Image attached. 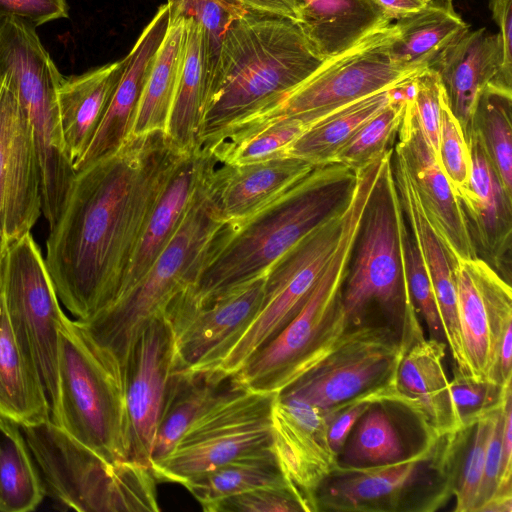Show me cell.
<instances>
[{
  "label": "cell",
  "instance_id": "obj_1",
  "mask_svg": "<svg viewBox=\"0 0 512 512\" xmlns=\"http://www.w3.org/2000/svg\"><path fill=\"white\" fill-rule=\"evenodd\" d=\"M184 154L156 131L132 135L76 171L44 258L59 301L76 320L119 295L149 214Z\"/></svg>",
  "mask_w": 512,
  "mask_h": 512
},
{
  "label": "cell",
  "instance_id": "obj_2",
  "mask_svg": "<svg viewBox=\"0 0 512 512\" xmlns=\"http://www.w3.org/2000/svg\"><path fill=\"white\" fill-rule=\"evenodd\" d=\"M356 173L330 163L238 225L219 229L200 275L174 301L200 307L262 275L304 236L347 207Z\"/></svg>",
  "mask_w": 512,
  "mask_h": 512
},
{
  "label": "cell",
  "instance_id": "obj_3",
  "mask_svg": "<svg viewBox=\"0 0 512 512\" xmlns=\"http://www.w3.org/2000/svg\"><path fill=\"white\" fill-rule=\"evenodd\" d=\"M322 63L294 21L251 11L233 20L211 77L201 147Z\"/></svg>",
  "mask_w": 512,
  "mask_h": 512
},
{
  "label": "cell",
  "instance_id": "obj_4",
  "mask_svg": "<svg viewBox=\"0 0 512 512\" xmlns=\"http://www.w3.org/2000/svg\"><path fill=\"white\" fill-rule=\"evenodd\" d=\"M379 175L376 165L356 173L355 188L333 253L299 313L232 374L242 388L280 393L321 361L352 325L343 308L342 289L362 217Z\"/></svg>",
  "mask_w": 512,
  "mask_h": 512
},
{
  "label": "cell",
  "instance_id": "obj_5",
  "mask_svg": "<svg viewBox=\"0 0 512 512\" xmlns=\"http://www.w3.org/2000/svg\"><path fill=\"white\" fill-rule=\"evenodd\" d=\"M393 154V153H392ZM387 158L367 202L342 289L352 325L376 320L374 312L412 342L423 335L404 263L406 220Z\"/></svg>",
  "mask_w": 512,
  "mask_h": 512
},
{
  "label": "cell",
  "instance_id": "obj_6",
  "mask_svg": "<svg viewBox=\"0 0 512 512\" xmlns=\"http://www.w3.org/2000/svg\"><path fill=\"white\" fill-rule=\"evenodd\" d=\"M207 175L178 230L145 275L109 306L78 320L91 338L118 360L122 371L140 330L195 283L224 224L209 193Z\"/></svg>",
  "mask_w": 512,
  "mask_h": 512
},
{
  "label": "cell",
  "instance_id": "obj_7",
  "mask_svg": "<svg viewBox=\"0 0 512 512\" xmlns=\"http://www.w3.org/2000/svg\"><path fill=\"white\" fill-rule=\"evenodd\" d=\"M58 384L51 420L105 461H130L121 366L65 313L58 326Z\"/></svg>",
  "mask_w": 512,
  "mask_h": 512
},
{
  "label": "cell",
  "instance_id": "obj_8",
  "mask_svg": "<svg viewBox=\"0 0 512 512\" xmlns=\"http://www.w3.org/2000/svg\"><path fill=\"white\" fill-rule=\"evenodd\" d=\"M396 36L390 24L323 61L300 84L233 124L208 145L234 143L283 120H296L307 127L346 104L411 83L423 70L402 67L393 60L390 46Z\"/></svg>",
  "mask_w": 512,
  "mask_h": 512
},
{
  "label": "cell",
  "instance_id": "obj_9",
  "mask_svg": "<svg viewBox=\"0 0 512 512\" xmlns=\"http://www.w3.org/2000/svg\"><path fill=\"white\" fill-rule=\"evenodd\" d=\"M45 490L80 512H157V479L132 461L110 463L51 419L21 426Z\"/></svg>",
  "mask_w": 512,
  "mask_h": 512
},
{
  "label": "cell",
  "instance_id": "obj_10",
  "mask_svg": "<svg viewBox=\"0 0 512 512\" xmlns=\"http://www.w3.org/2000/svg\"><path fill=\"white\" fill-rule=\"evenodd\" d=\"M450 434L403 460L337 468L314 495L317 511L431 512L453 496Z\"/></svg>",
  "mask_w": 512,
  "mask_h": 512
},
{
  "label": "cell",
  "instance_id": "obj_11",
  "mask_svg": "<svg viewBox=\"0 0 512 512\" xmlns=\"http://www.w3.org/2000/svg\"><path fill=\"white\" fill-rule=\"evenodd\" d=\"M0 77L16 94L31 126L42 194L62 196L76 173L59 119L57 93L64 77L36 28L15 19L0 20Z\"/></svg>",
  "mask_w": 512,
  "mask_h": 512
},
{
  "label": "cell",
  "instance_id": "obj_12",
  "mask_svg": "<svg viewBox=\"0 0 512 512\" xmlns=\"http://www.w3.org/2000/svg\"><path fill=\"white\" fill-rule=\"evenodd\" d=\"M410 344L382 320L351 325L321 361L278 395L328 412L358 397L393 392L397 368Z\"/></svg>",
  "mask_w": 512,
  "mask_h": 512
},
{
  "label": "cell",
  "instance_id": "obj_13",
  "mask_svg": "<svg viewBox=\"0 0 512 512\" xmlns=\"http://www.w3.org/2000/svg\"><path fill=\"white\" fill-rule=\"evenodd\" d=\"M276 395L237 384L190 425L170 454L152 464L157 481L183 485L240 456L272 447Z\"/></svg>",
  "mask_w": 512,
  "mask_h": 512
},
{
  "label": "cell",
  "instance_id": "obj_14",
  "mask_svg": "<svg viewBox=\"0 0 512 512\" xmlns=\"http://www.w3.org/2000/svg\"><path fill=\"white\" fill-rule=\"evenodd\" d=\"M0 289L13 330L40 373L53 419L59 402L58 326L64 311L30 232L9 243L0 258Z\"/></svg>",
  "mask_w": 512,
  "mask_h": 512
},
{
  "label": "cell",
  "instance_id": "obj_15",
  "mask_svg": "<svg viewBox=\"0 0 512 512\" xmlns=\"http://www.w3.org/2000/svg\"><path fill=\"white\" fill-rule=\"evenodd\" d=\"M344 211L304 236L268 269L257 315L216 371L227 375L237 372L258 347L273 338L299 313L337 245Z\"/></svg>",
  "mask_w": 512,
  "mask_h": 512
},
{
  "label": "cell",
  "instance_id": "obj_16",
  "mask_svg": "<svg viewBox=\"0 0 512 512\" xmlns=\"http://www.w3.org/2000/svg\"><path fill=\"white\" fill-rule=\"evenodd\" d=\"M265 275L200 307L171 300L164 310L176 348V370L216 371L219 363L257 315L264 296Z\"/></svg>",
  "mask_w": 512,
  "mask_h": 512
},
{
  "label": "cell",
  "instance_id": "obj_17",
  "mask_svg": "<svg viewBox=\"0 0 512 512\" xmlns=\"http://www.w3.org/2000/svg\"><path fill=\"white\" fill-rule=\"evenodd\" d=\"M175 370V336L163 312L140 330L123 368L129 460L150 469L158 421Z\"/></svg>",
  "mask_w": 512,
  "mask_h": 512
},
{
  "label": "cell",
  "instance_id": "obj_18",
  "mask_svg": "<svg viewBox=\"0 0 512 512\" xmlns=\"http://www.w3.org/2000/svg\"><path fill=\"white\" fill-rule=\"evenodd\" d=\"M462 344L470 377L495 384L501 341L512 326V290L485 260L476 257L453 267Z\"/></svg>",
  "mask_w": 512,
  "mask_h": 512
},
{
  "label": "cell",
  "instance_id": "obj_19",
  "mask_svg": "<svg viewBox=\"0 0 512 512\" xmlns=\"http://www.w3.org/2000/svg\"><path fill=\"white\" fill-rule=\"evenodd\" d=\"M397 135L393 151L402 160L452 269L459 261L478 257L460 202L409 110L407 100Z\"/></svg>",
  "mask_w": 512,
  "mask_h": 512
},
{
  "label": "cell",
  "instance_id": "obj_20",
  "mask_svg": "<svg viewBox=\"0 0 512 512\" xmlns=\"http://www.w3.org/2000/svg\"><path fill=\"white\" fill-rule=\"evenodd\" d=\"M271 418L272 448L280 468L316 512L314 495L338 466L326 414L305 401L277 394Z\"/></svg>",
  "mask_w": 512,
  "mask_h": 512
},
{
  "label": "cell",
  "instance_id": "obj_21",
  "mask_svg": "<svg viewBox=\"0 0 512 512\" xmlns=\"http://www.w3.org/2000/svg\"><path fill=\"white\" fill-rule=\"evenodd\" d=\"M471 167L468 186L457 196L483 260L510 283L512 197L504 190L478 135L467 139Z\"/></svg>",
  "mask_w": 512,
  "mask_h": 512
},
{
  "label": "cell",
  "instance_id": "obj_22",
  "mask_svg": "<svg viewBox=\"0 0 512 512\" xmlns=\"http://www.w3.org/2000/svg\"><path fill=\"white\" fill-rule=\"evenodd\" d=\"M446 347L438 339L416 338L405 350L395 377L396 401L415 415L432 441L463 427L444 368Z\"/></svg>",
  "mask_w": 512,
  "mask_h": 512
},
{
  "label": "cell",
  "instance_id": "obj_23",
  "mask_svg": "<svg viewBox=\"0 0 512 512\" xmlns=\"http://www.w3.org/2000/svg\"><path fill=\"white\" fill-rule=\"evenodd\" d=\"M168 4L161 5L124 57L125 66L104 117L75 171L117 152L132 136L140 98L158 48L169 26Z\"/></svg>",
  "mask_w": 512,
  "mask_h": 512
},
{
  "label": "cell",
  "instance_id": "obj_24",
  "mask_svg": "<svg viewBox=\"0 0 512 512\" xmlns=\"http://www.w3.org/2000/svg\"><path fill=\"white\" fill-rule=\"evenodd\" d=\"M314 168L292 156L248 164H221L209 171L206 183L222 220L234 226L271 204Z\"/></svg>",
  "mask_w": 512,
  "mask_h": 512
},
{
  "label": "cell",
  "instance_id": "obj_25",
  "mask_svg": "<svg viewBox=\"0 0 512 512\" xmlns=\"http://www.w3.org/2000/svg\"><path fill=\"white\" fill-rule=\"evenodd\" d=\"M391 165L405 220L433 286L445 343L451 352L454 367L464 375L470 376L463 351L457 291L451 262L424 213L402 160L394 151Z\"/></svg>",
  "mask_w": 512,
  "mask_h": 512
},
{
  "label": "cell",
  "instance_id": "obj_26",
  "mask_svg": "<svg viewBox=\"0 0 512 512\" xmlns=\"http://www.w3.org/2000/svg\"><path fill=\"white\" fill-rule=\"evenodd\" d=\"M217 164L203 148L183 155L149 214L119 295L114 301L145 275L178 230L207 173Z\"/></svg>",
  "mask_w": 512,
  "mask_h": 512
},
{
  "label": "cell",
  "instance_id": "obj_27",
  "mask_svg": "<svg viewBox=\"0 0 512 512\" xmlns=\"http://www.w3.org/2000/svg\"><path fill=\"white\" fill-rule=\"evenodd\" d=\"M502 65L499 33L468 30L447 46L430 67L441 82L445 98L466 140L480 91L498 77Z\"/></svg>",
  "mask_w": 512,
  "mask_h": 512
},
{
  "label": "cell",
  "instance_id": "obj_28",
  "mask_svg": "<svg viewBox=\"0 0 512 512\" xmlns=\"http://www.w3.org/2000/svg\"><path fill=\"white\" fill-rule=\"evenodd\" d=\"M432 442L403 404L377 401L353 426L337 455V464L343 468H364L394 463Z\"/></svg>",
  "mask_w": 512,
  "mask_h": 512
},
{
  "label": "cell",
  "instance_id": "obj_29",
  "mask_svg": "<svg viewBox=\"0 0 512 512\" xmlns=\"http://www.w3.org/2000/svg\"><path fill=\"white\" fill-rule=\"evenodd\" d=\"M125 58L64 77L57 93L62 139L74 163L96 133L118 85Z\"/></svg>",
  "mask_w": 512,
  "mask_h": 512
},
{
  "label": "cell",
  "instance_id": "obj_30",
  "mask_svg": "<svg viewBox=\"0 0 512 512\" xmlns=\"http://www.w3.org/2000/svg\"><path fill=\"white\" fill-rule=\"evenodd\" d=\"M301 1L297 24L323 61L349 50L391 22L374 0Z\"/></svg>",
  "mask_w": 512,
  "mask_h": 512
},
{
  "label": "cell",
  "instance_id": "obj_31",
  "mask_svg": "<svg viewBox=\"0 0 512 512\" xmlns=\"http://www.w3.org/2000/svg\"><path fill=\"white\" fill-rule=\"evenodd\" d=\"M41 213L36 147L28 118L17 98L11 116L7 153L5 233L8 245L29 233Z\"/></svg>",
  "mask_w": 512,
  "mask_h": 512
},
{
  "label": "cell",
  "instance_id": "obj_32",
  "mask_svg": "<svg viewBox=\"0 0 512 512\" xmlns=\"http://www.w3.org/2000/svg\"><path fill=\"white\" fill-rule=\"evenodd\" d=\"M185 20V51L166 134L188 153L201 149L210 71L205 30L195 20Z\"/></svg>",
  "mask_w": 512,
  "mask_h": 512
},
{
  "label": "cell",
  "instance_id": "obj_33",
  "mask_svg": "<svg viewBox=\"0 0 512 512\" xmlns=\"http://www.w3.org/2000/svg\"><path fill=\"white\" fill-rule=\"evenodd\" d=\"M0 416L19 426L51 419L40 373L13 330L1 289Z\"/></svg>",
  "mask_w": 512,
  "mask_h": 512
},
{
  "label": "cell",
  "instance_id": "obj_34",
  "mask_svg": "<svg viewBox=\"0 0 512 512\" xmlns=\"http://www.w3.org/2000/svg\"><path fill=\"white\" fill-rule=\"evenodd\" d=\"M236 385L233 375L220 371L175 370L158 421L151 463L170 454L190 425Z\"/></svg>",
  "mask_w": 512,
  "mask_h": 512
},
{
  "label": "cell",
  "instance_id": "obj_35",
  "mask_svg": "<svg viewBox=\"0 0 512 512\" xmlns=\"http://www.w3.org/2000/svg\"><path fill=\"white\" fill-rule=\"evenodd\" d=\"M397 36L390 46L400 66L424 70L447 46L469 30L452 0H431L421 10L396 20Z\"/></svg>",
  "mask_w": 512,
  "mask_h": 512
},
{
  "label": "cell",
  "instance_id": "obj_36",
  "mask_svg": "<svg viewBox=\"0 0 512 512\" xmlns=\"http://www.w3.org/2000/svg\"><path fill=\"white\" fill-rule=\"evenodd\" d=\"M187 24L170 18L140 98L132 135L166 132L184 57Z\"/></svg>",
  "mask_w": 512,
  "mask_h": 512
},
{
  "label": "cell",
  "instance_id": "obj_37",
  "mask_svg": "<svg viewBox=\"0 0 512 512\" xmlns=\"http://www.w3.org/2000/svg\"><path fill=\"white\" fill-rule=\"evenodd\" d=\"M403 86L358 99L321 117L287 148L286 156L303 159L315 167L330 164L335 153L364 123L383 110Z\"/></svg>",
  "mask_w": 512,
  "mask_h": 512
},
{
  "label": "cell",
  "instance_id": "obj_38",
  "mask_svg": "<svg viewBox=\"0 0 512 512\" xmlns=\"http://www.w3.org/2000/svg\"><path fill=\"white\" fill-rule=\"evenodd\" d=\"M290 483L283 474L273 448L240 456L201 473L183 484L203 511L216 502L252 489Z\"/></svg>",
  "mask_w": 512,
  "mask_h": 512
},
{
  "label": "cell",
  "instance_id": "obj_39",
  "mask_svg": "<svg viewBox=\"0 0 512 512\" xmlns=\"http://www.w3.org/2000/svg\"><path fill=\"white\" fill-rule=\"evenodd\" d=\"M45 491L21 426L0 416V511L35 510Z\"/></svg>",
  "mask_w": 512,
  "mask_h": 512
},
{
  "label": "cell",
  "instance_id": "obj_40",
  "mask_svg": "<svg viewBox=\"0 0 512 512\" xmlns=\"http://www.w3.org/2000/svg\"><path fill=\"white\" fill-rule=\"evenodd\" d=\"M470 131L480 138L505 192L512 197V87L490 82L480 91Z\"/></svg>",
  "mask_w": 512,
  "mask_h": 512
},
{
  "label": "cell",
  "instance_id": "obj_41",
  "mask_svg": "<svg viewBox=\"0 0 512 512\" xmlns=\"http://www.w3.org/2000/svg\"><path fill=\"white\" fill-rule=\"evenodd\" d=\"M496 407L451 434L455 512H473L476 506Z\"/></svg>",
  "mask_w": 512,
  "mask_h": 512
},
{
  "label": "cell",
  "instance_id": "obj_42",
  "mask_svg": "<svg viewBox=\"0 0 512 512\" xmlns=\"http://www.w3.org/2000/svg\"><path fill=\"white\" fill-rule=\"evenodd\" d=\"M411 83L400 88L396 97L383 110L364 123L335 153L330 163L357 172L392 148L404 115Z\"/></svg>",
  "mask_w": 512,
  "mask_h": 512
},
{
  "label": "cell",
  "instance_id": "obj_43",
  "mask_svg": "<svg viewBox=\"0 0 512 512\" xmlns=\"http://www.w3.org/2000/svg\"><path fill=\"white\" fill-rule=\"evenodd\" d=\"M306 126L296 120H283L261 128L234 143L202 147L218 164H248L286 156L287 148Z\"/></svg>",
  "mask_w": 512,
  "mask_h": 512
},
{
  "label": "cell",
  "instance_id": "obj_44",
  "mask_svg": "<svg viewBox=\"0 0 512 512\" xmlns=\"http://www.w3.org/2000/svg\"><path fill=\"white\" fill-rule=\"evenodd\" d=\"M167 4L170 18L193 19L203 26L211 81L226 30L247 11L225 0H167Z\"/></svg>",
  "mask_w": 512,
  "mask_h": 512
},
{
  "label": "cell",
  "instance_id": "obj_45",
  "mask_svg": "<svg viewBox=\"0 0 512 512\" xmlns=\"http://www.w3.org/2000/svg\"><path fill=\"white\" fill-rule=\"evenodd\" d=\"M207 512H313L309 502L291 484H278L232 495Z\"/></svg>",
  "mask_w": 512,
  "mask_h": 512
},
{
  "label": "cell",
  "instance_id": "obj_46",
  "mask_svg": "<svg viewBox=\"0 0 512 512\" xmlns=\"http://www.w3.org/2000/svg\"><path fill=\"white\" fill-rule=\"evenodd\" d=\"M437 160L457 197L468 186L471 158L463 130L450 110L445 95L441 109Z\"/></svg>",
  "mask_w": 512,
  "mask_h": 512
},
{
  "label": "cell",
  "instance_id": "obj_47",
  "mask_svg": "<svg viewBox=\"0 0 512 512\" xmlns=\"http://www.w3.org/2000/svg\"><path fill=\"white\" fill-rule=\"evenodd\" d=\"M443 95V88L437 73L431 68H426L412 81L407 97V106L436 158L438 156Z\"/></svg>",
  "mask_w": 512,
  "mask_h": 512
},
{
  "label": "cell",
  "instance_id": "obj_48",
  "mask_svg": "<svg viewBox=\"0 0 512 512\" xmlns=\"http://www.w3.org/2000/svg\"><path fill=\"white\" fill-rule=\"evenodd\" d=\"M403 252L408 287L414 307L424 320L430 338L445 342L433 286L409 229L404 233Z\"/></svg>",
  "mask_w": 512,
  "mask_h": 512
},
{
  "label": "cell",
  "instance_id": "obj_49",
  "mask_svg": "<svg viewBox=\"0 0 512 512\" xmlns=\"http://www.w3.org/2000/svg\"><path fill=\"white\" fill-rule=\"evenodd\" d=\"M451 396L462 425L470 424L482 414L498 406L512 382L505 386L489 381H477L453 368L449 380Z\"/></svg>",
  "mask_w": 512,
  "mask_h": 512
},
{
  "label": "cell",
  "instance_id": "obj_50",
  "mask_svg": "<svg viewBox=\"0 0 512 512\" xmlns=\"http://www.w3.org/2000/svg\"><path fill=\"white\" fill-rule=\"evenodd\" d=\"M66 0H0V20L15 19L34 28L67 18Z\"/></svg>",
  "mask_w": 512,
  "mask_h": 512
},
{
  "label": "cell",
  "instance_id": "obj_51",
  "mask_svg": "<svg viewBox=\"0 0 512 512\" xmlns=\"http://www.w3.org/2000/svg\"><path fill=\"white\" fill-rule=\"evenodd\" d=\"M16 101V94L5 79L0 77V258L8 247L5 233L7 153L11 116Z\"/></svg>",
  "mask_w": 512,
  "mask_h": 512
},
{
  "label": "cell",
  "instance_id": "obj_52",
  "mask_svg": "<svg viewBox=\"0 0 512 512\" xmlns=\"http://www.w3.org/2000/svg\"><path fill=\"white\" fill-rule=\"evenodd\" d=\"M512 391L508 388L503 401L496 407L493 413L490 433L487 441L483 476L479 488L476 506L473 512H478L490 497L494 494L499 475L501 460V439L503 427L504 404L507 394Z\"/></svg>",
  "mask_w": 512,
  "mask_h": 512
},
{
  "label": "cell",
  "instance_id": "obj_53",
  "mask_svg": "<svg viewBox=\"0 0 512 512\" xmlns=\"http://www.w3.org/2000/svg\"><path fill=\"white\" fill-rule=\"evenodd\" d=\"M490 8L502 46L501 70L493 82L512 87V0H490Z\"/></svg>",
  "mask_w": 512,
  "mask_h": 512
},
{
  "label": "cell",
  "instance_id": "obj_54",
  "mask_svg": "<svg viewBox=\"0 0 512 512\" xmlns=\"http://www.w3.org/2000/svg\"><path fill=\"white\" fill-rule=\"evenodd\" d=\"M507 492H512V391L507 394L504 404L501 460L494 493Z\"/></svg>",
  "mask_w": 512,
  "mask_h": 512
},
{
  "label": "cell",
  "instance_id": "obj_55",
  "mask_svg": "<svg viewBox=\"0 0 512 512\" xmlns=\"http://www.w3.org/2000/svg\"><path fill=\"white\" fill-rule=\"evenodd\" d=\"M246 11L282 17L299 22L301 17V0H225Z\"/></svg>",
  "mask_w": 512,
  "mask_h": 512
},
{
  "label": "cell",
  "instance_id": "obj_56",
  "mask_svg": "<svg viewBox=\"0 0 512 512\" xmlns=\"http://www.w3.org/2000/svg\"><path fill=\"white\" fill-rule=\"evenodd\" d=\"M390 18L397 20L424 8L431 0H374Z\"/></svg>",
  "mask_w": 512,
  "mask_h": 512
},
{
  "label": "cell",
  "instance_id": "obj_57",
  "mask_svg": "<svg viewBox=\"0 0 512 512\" xmlns=\"http://www.w3.org/2000/svg\"><path fill=\"white\" fill-rule=\"evenodd\" d=\"M478 512H512V492L494 493Z\"/></svg>",
  "mask_w": 512,
  "mask_h": 512
},
{
  "label": "cell",
  "instance_id": "obj_58",
  "mask_svg": "<svg viewBox=\"0 0 512 512\" xmlns=\"http://www.w3.org/2000/svg\"><path fill=\"white\" fill-rule=\"evenodd\" d=\"M0 502H1V498H0Z\"/></svg>",
  "mask_w": 512,
  "mask_h": 512
}]
</instances>
